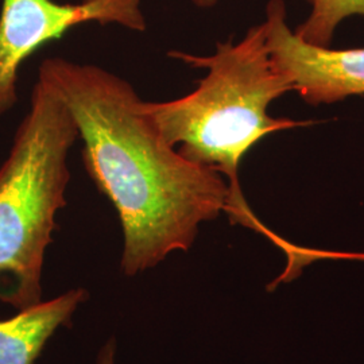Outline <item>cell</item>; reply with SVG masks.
I'll return each mask as SVG.
<instances>
[{
    "label": "cell",
    "instance_id": "277c9868",
    "mask_svg": "<svg viewBox=\"0 0 364 364\" xmlns=\"http://www.w3.org/2000/svg\"><path fill=\"white\" fill-rule=\"evenodd\" d=\"M147 28L141 0H3L0 10V117L18 102L19 68L30 55L82 23Z\"/></svg>",
    "mask_w": 364,
    "mask_h": 364
},
{
    "label": "cell",
    "instance_id": "6da1fadb",
    "mask_svg": "<svg viewBox=\"0 0 364 364\" xmlns=\"http://www.w3.org/2000/svg\"><path fill=\"white\" fill-rule=\"evenodd\" d=\"M38 76L65 102L84 144L85 169L117 209L127 277L188 251L198 225L225 212L228 182L166 142L127 80L61 57L45 58Z\"/></svg>",
    "mask_w": 364,
    "mask_h": 364
},
{
    "label": "cell",
    "instance_id": "7a4b0ae2",
    "mask_svg": "<svg viewBox=\"0 0 364 364\" xmlns=\"http://www.w3.org/2000/svg\"><path fill=\"white\" fill-rule=\"evenodd\" d=\"M169 57L205 68L197 90L169 102H144V112L158 131L186 159L210 168L228 180L225 212L232 224L247 227L255 216L239 182V166L248 150L277 131L299 127L290 119L269 115V107L293 85L274 68L266 28L252 26L245 38L218 43L213 55L171 50Z\"/></svg>",
    "mask_w": 364,
    "mask_h": 364
},
{
    "label": "cell",
    "instance_id": "8992f818",
    "mask_svg": "<svg viewBox=\"0 0 364 364\" xmlns=\"http://www.w3.org/2000/svg\"><path fill=\"white\" fill-rule=\"evenodd\" d=\"M88 299L85 289H72L57 299L22 309L0 320V364H34L60 326H70L78 305Z\"/></svg>",
    "mask_w": 364,
    "mask_h": 364
},
{
    "label": "cell",
    "instance_id": "3957f363",
    "mask_svg": "<svg viewBox=\"0 0 364 364\" xmlns=\"http://www.w3.org/2000/svg\"><path fill=\"white\" fill-rule=\"evenodd\" d=\"M77 138L65 102L38 76L0 166V301L19 311L41 302L45 251L58 228L55 213L66 205L68 153Z\"/></svg>",
    "mask_w": 364,
    "mask_h": 364
},
{
    "label": "cell",
    "instance_id": "5b68a950",
    "mask_svg": "<svg viewBox=\"0 0 364 364\" xmlns=\"http://www.w3.org/2000/svg\"><path fill=\"white\" fill-rule=\"evenodd\" d=\"M266 43L274 68L309 105H331L364 95V48L336 50L306 43L287 21L284 0L266 6Z\"/></svg>",
    "mask_w": 364,
    "mask_h": 364
},
{
    "label": "cell",
    "instance_id": "30bf717a",
    "mask_svg": "<svg viewBox=\"0 0 364 364\" xmlns=\"http://www.w3.org/2000/svg\"><path fill=\"white\" fill-rule=\"evenodd\" d=\"M82 1H90V0H82Z\"/></svg>",
    "mask_w": 364,
    "mask_h": 364
},
{
    "label": "cell",
    "instance_id": "9c48e42d",
    "mask_svg": "<svg viewBox=\"0 0 364 364\" xmlns=\"http://www.w3.org/2000/svg\"><path fill=\"white\" fill-rule=\"evenodd\" d=\"M219 1H221V0H192V3L195 4L196 7H200V9L215 7ZM308 1H311V0H308Z\"/></svg>",
    "mask_w": 364,
    "mask_h": 364
},
{
    "label": "cell",
    "instance_id": "52a82bcc",
    "mask_svg": "<svg viewBox=\"0 0 364 364\" xmlns=\"http://www.w3.org/2000/svg\"><path fill=\"white\" fill-rule=\"evenodd\" d=\"M312 11L294 33L306 43L329 48L338 25L352 15L364 16V0H311Z\"/></svg>",
    "mask_w": 364,
    "mask_h": 364
},
{
    "label": "cell",
    "instance_id": "ba28073f",
    "mask_svg": "<svg viewBox=\"0 0 364 364\" xmlns=\"http://www.w3.org/2000/svg\"><path fill=\"white\" fill-rule=\"evenodd\" d=\"M115 338H111L97 356V364H115Z\"/></svg>",
    "mask_w": 364,
    "mask_h": 364
}]
</instances>
